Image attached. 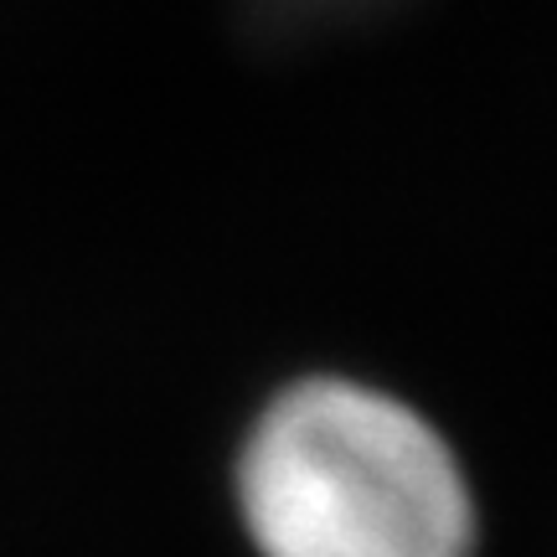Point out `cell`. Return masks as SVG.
<instances>
[{"label": "cell", "instance_id": "1", "mask_svg": "<svg viewBox=\"0 0 557 557\" xmlns=\"http://www.w3.org/2000/svg\"><path fill=\"white\" fill-rule=\"evenodd\" d=\"M263 557H470L475 506L444 438L387 393L299 382L243 455Z\"/></svg>", "mask_w": 557, "mask_h": 557}]
</instances>
